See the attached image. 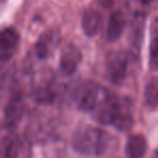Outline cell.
<instances>
[{"instance_id":"6da1fadb","label":"cell","mask_w":158,"mask_h":158,"mask_svg":"<svg viewBox=\"0 0 158 158\" xmlns=\"http://www.w3.org/2000/svg\"><path fill=\"white\" fill-rule=\"evenodd\" d=\"M108 145L106 132L95 127H85L76 130L72 138V146L86 156H99L105 153Z\"/></svg>"},{"instance_id":"7a4b0ae2","label":"cell","mask_w":158,"mask_h":158,"mask_svg":"<svg viewBox=\"0 0 158 158\" xmlns=\"http://www.w3.org/2000/svg\"><path fill=\"white\" fill-rule=\"evenodd\" d=\"M121 104L114 93L102 89L100 100L93 110V118L101 125H113L120 112Z\"/></svg>"},{"instance_id":"3957f363","label":"cell","mask_w":158,"mask_h":158,"mask_svg":"<svg viewBox=\"0 0 158 158\" xmlns=\"http://www.w3.org/2000/svg\"><path fill=\"white\" fill-rule=\"evenodd\" d=\"M102 88L93 81H85L75 91V101L82 112H93L100 100Z\"/></svg>"},{"instance_id":"277c9868","label":"cell","mask_w":158,"mask_h":158,"mask_svg":"<svg viewBox=\"0 0 158 158\" xmlns=\"http://www.w3.org/2000/svg\"><path fill=\"white\" fill-rule=\"evenodd\" d=\"M129 54L121 51L113 52L108 55L106 62V73L110 81L114 85H120L127 77Z\"/></svg>"},{"instance_id":"5b68a950","label":"cell","mask_w":158,"mask_h":158,"mask_svg":"<svg viewBox=\"0 0 158 158\" xmlns=\"http://www.w3.org/2000/svg\"><path fill=\"white\" fill-rule=\"evenodd\" d=\"M3 153L7 158H31V141L26 136L8 135L3 141Z\"/></svg>"},{"instance_id":"8992f818","label":"cell","mask_w":158,"mask_h":158,"mask_svg":"<svg viewBox=\"0 0 158 158\" xmlns=\"http://www.w3.org/2000/svg\"><path fill=\"white\" fill-rule=\"evenodd\" d=\"M61 41V34L57 28H50L44 31L35 44L36 54L39 59H47L57 48Z\"/></svg>"},{"instance_id":"52a82bcc","label":"cell","mask_w":158,"mask_h":158,"mask_svg":"<svg viewBox=\"0 0 158 158\" xmlns=\"http://www.w3.org/2000/svg\"><path fill=\"white\" fill-rule=\"evenodd\" d=\"M81 62V52L77 47L67 44L63 49L60 59V70L63 75L70 76L76 72Z\"/></svg>"},{"instance_id":"ba28073f","label":"cell","mask_w":158,"mask_h":158,"mask_svg":"<svg viewBox=\"0 0 158 158\" xmlns=\"http://www.w3.org/2000/svg\"><path fill=\"white\" fill-rule=\"evenodd\" d=\"M51 76H40L38 81L34 86V99L40 104H50L54 101L55 92L53 90Z\"/></svg>"},{"instance_id":"9c48e42d","label":"cell","mask_w":158,"mask_h":158,"mask_svg":"<svg viewBox=\"0 0 158 158\" xmlns=\"http://www.w3.org/2000/svg\"><path fill=\"white\" fill-rule=\"evenodd\" d=\"M25 112V104L21 95L13 97L5 108V125L7 128H14L22 119Z\"/></svg>"},{"instance_id":"30bf717a","label":"cell","mask_w":158,"mask_h":158,"mask_svg":"<svg viewBox=\"0 0 158 158\" xmlns=\"http://www.w3.org/2000/svg\"><path fill=\"white\" fill-rule=\"evenodd\" d=\"M19 34L13 28H5L0 37V57L2 61H8L14 54L19 44Z\"/></svg>"},{"instance_id":"8fae6325","label":"cell","mask_w":158,"mask_h":158,"mask_svg":"<svg viewBox=\"0 0 158 158\" xmlns=\"http://www.w3.org/2000/svg\"><path fill=\"white\" fill-rule=\"evenodd\" d=\"M81 26L87 36H89V37L95 36L102 27L101 14L97 10H93V9L86 10L84 15H82Z\"/></svg>"},{"instance_id":"7c38bea8","label":"cell","mask_w":158,"mask_h":158,"mask_svg":"<svg viewBox=\"0 0 158 158\" xmlns=\"http://www.w3.org/2000/svg\"><path fill=\"white\" fill-rule=\"evenodd\" d=\"M125 18L120 11H115L110 14L106 28V38L108 41H116L123 35L125 29Z\"/></svg>"},{"instance_id":"4fadbf2b","label":"cell","mask_w":158,"mask_h":158,"mask_svg":"<svg viewBox=\"0 0 158 158\" xmlns=\"http://www.w3.org/2000/svg\"><path fill=\"white\" fill-rule=\"evenodd\" d=\"M146 140L141 134L131 135L126 144V154L128 158H143L146 153Z\"/></svg>"},{"instance_id":"5bb4252c","label":"cell","mask_w":158,"mask_h":158,"mask_svg":"<svg viewBox=\"0 0 158 158\" xmlns=\"http://www.w3.org/2000/svg\"><path fill=\"white\" fill-rule=\"evenodd\" d=\"M149 64H151L152 68L158 69V19L153 21L151 27Z\"/></svg>"},{"instance_id":"9a60e30c","label":"cell","mask_w":158,"mask_h":158,"mask_svg":"<svg viewBox=\"0 0 158 158\" xmlns=\"http://www.w3.org/2000/svg\"><path fill=\"white\" fill-rule=\"evenodd\" d=\"M113 125L119 131H128V130H130L132 125H133V119H132L131 114L121 106L120 112H119L118 116L116 117Z\"/></svg>"},{"instance_id":"2e32d148","label":"cell","mask_w":158,"mask_h":158,"mask_svg":"<svg viewBox=\"0 0 158 158\" xmlns=\"http://www.w3.org/2000/svg\"><path fill=\"white\" fill-rule=\"evenodd\" d=\"M144 99L148 106H156L158 104V78L152 79L146 85Z\"/></svg>"},{"instance_id":"e0dca14e","label":"cell","mask_w":158,"mask_h":158,"mask_svg":"<svg viewBox=\"0 0 158 158\" xmlns=\"http://www.w3.org/2000/svg\"><path fill=\"white\" fill-rule=\"evenodd\" d=\"M97 1L99 2V5L101 6V7L105 8V9L112 8L115 3V0H97Z\"/></svg>"},{"instance_id":"ac0fdd59","label":"cell","mask_w":158,"mask_h":158,"mask_svg":"<svg viewBox=\"0 0 158 158\" xmlns=\"http://www.w3.org/2000/svg\"><path fill=\"white\" fill-rule=\"evenodd\" d=\"M153 158H158V149H156V152L154 153Z\"/></svg>"},{"instance_id":"d6986e66","label":"cell","mask_w":158,"mask_h":158,"mask_svg":"<svg viewBox=\"0 0 158 158\" xmlns=\"http://www.w3.org/2000/svg\"><path fill=\"white\" fill-rule=\"evenodd\" d=\"M141 1H142L143 3H149L151 1H153V0H141Z\"/></svg>"}]
</instances>
